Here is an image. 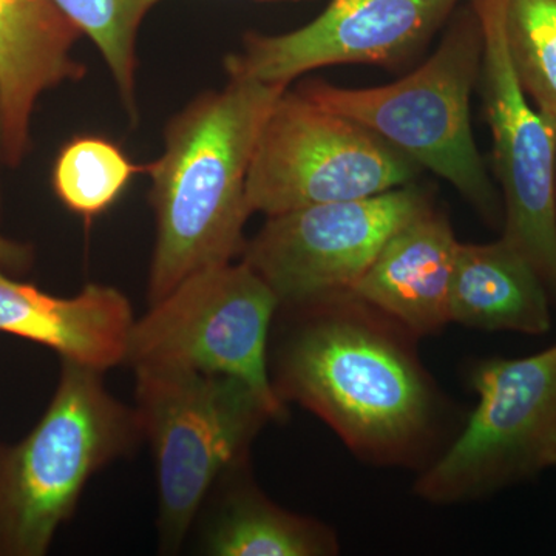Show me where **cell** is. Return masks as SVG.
Returning a JSON list of instances; mask_svg holds the SVG:
<instances>
[{
    "mask_svg": "<svg viewBox=\"0 0 556 556\" xmlns=\"http://www.w3.org/2000/svg\"><path fill=\"white\" fill-rule=\"evenodd\" d=\"M281 84L229 79L206 91L167 124L164 152L149 164L155 247L148 280L149 305L182 280L243 252L249 167L263 124Z\"/></svg>",
    "mask_w": 556,
    "mask_h": 556,
    "instance_id": "7a4b0ae2",
    "label": "cell"
},
{
    "mask_svg": "<svg viewBox=\"0 0 556 556\" xmlns=\"http://www.w3.org/2000/svg\"><path fill=\"white\" fill-rule=\"evenodd\" d=\"M420 169L361 124L285 90L255 144L247 181L251 214L367 199L413 182Z\"/></svg>",
    "mask_w": 556,
    "mask_h": 556,
    "instance_id": "8992f818",
    "label": "cell"
},
{
    "mask_svg": "<svg viewBox=\"0 0 556 556\" xmlns=\"http://www.w3.org/2000/svg\"><path fill=\"white\" fill-rule=\"evenodd\" d=\"M139 172H148V166L131 163L109 139L87 135L62 148L53 167V189L73 214L97 218L116 203Z\"/></svg>",
    "mask_w": 556,
    "mask_h": 556,
    "instance_id": "e0dca14e",
    "label": "cell"
},
{
    "mask_svg": "<svg viewBox=\"0 0 556 556\" xmlns=\"http://www.w3.org/2000/svg\"><path fill=\"white\" fill-rule=\"evenodd\" d=\"M148 2L150 3V5H155V3H159L161 2V0H148Z\"/></svg>",
    "mask_w": 556,
    "mask_h": 556,
    "instance_id": "7402d4cb",
    "label": "cell"
},
{
    "mask_svg": "<svg viewBox=\"0 0 556 556\" xmlns=\"http://www.w3.org/2000/svg\"><path fill=\"white\" fill-rule=\"evenodd\" d=\"M428 203L427 193L409 182L367 199L273 215L247 241L241 262L280 305L351 294L387 240Z\"/></svg>",
    "mask_w": 556,
    "mask_h": 556,
    "instance_id": "30bf717a",
    "label": "cell"
},
{
    "mask_svg": "<svg viewBox=\"0 0 556 556\" xmlns=\"http://www.w3.org/2000/svg\"><path fill=\"white\" fill-rule=\"evenodd\" d=\"M555 201H556V170H555Z\"/></svg>",
    "mask_w": 556,
    "mask_h": 556,
    "instance_id": "603a6c76",
    "label": "cell"
},
{
    "mask_svg": "<svg viewBox=\"0 0 556 556\" xmlns=\"http://www.w3.org/2000/svg\"><path fill=\"white\" fill-rule=\"evenodd\" d=\"M391 324L353 294L280 305L268 369L285 405L313 412L358 456L405 464L433 431L437 393Z\"/></svg>",
    "mask_w": 556,
    "mask_h": 556,
    "instance_id": "6da1fadb",
    "label": "cell"
},
{
    "mask_svg": "<svg viewBox=\"0 0 556 556\" xmlns=\"http://www.w3.org/2000/svg\"><path fill=\"white\" fill-rule=\"evenodd\" d=\"M543 466L544 468L556 466V430L552 438L548 439L547 447L544 450Z\"/></svg>",
    "mask_w": 556,
    "mask_h": 556,
    "instance_id": "44dd1931",
    "label": "cell"
},
{
    "mask_svg": "<svg viewBox=\"0 0 556 556\" xmlns=\"http://www.w3.org/2000/svg\"><path fill=\"white\" fill-rule=\"evenodd\" d=\"M277 295L248 263L192 274L135 318L124 367H175L241 379L287 416L269 379Z\"/></svg>",
    "mask_w": 556,
    "mask_h": 556,
    "instance_id": "52a82bcc",
    "label": "cell"
},
{
    "mask_svg": "<svg viewBox=\"0 0 556 556\" xmlns=\"http://www.w3.org/2000/svg\"><path fill=\"white\" fill-rule=\"evenodd\" d=\"M190 536L207 556H328L338 538L317 519L285 510L252 481L248 463L230 468L212 486Z\"/></svg>",
    "mask_w": 556,
    "mask_h": 556,
    "instance_id": "9a60e30c",
    "label": "cell"
},
{
    "mask_svg": "<svg viewBox=\"0 0 556 556\" xmlns=\"http://www.w3.org/2000/svg\"><path fill=\"white\" fill-rule=\"evenodd\" d=\"M58 10L100 50L121 101L131 119L138 118L137 40L152 5L148 0H53Z\"/></svg>",
    "mask_w": 556,
    "mask_h": 556,
    "instance_id": "ac0fdd59",
    "label": "cell"
},
{
    "mask_svg": "<svg viewBox=\"0 0 556 556\" xmlns=\"http://www.w3.org/2000/svg\"><path fill=\"white\" fill-rule=\"evenodd\" d=\"M134 372V408L155 463L159 552L177 555L215 482L247 464L260 430L285 416L233 376L175 367Z\"/></svg>",
    "mask_w": 556,
    "mask_h": 556,
    "instance_id": "277c9868",
    "label": "cell"
},
{
    "mask_svg": "<svg viewBox=\"0 0 556 556\" xmlns=\"http://www.w3.org/2000/svg\"><path fill=\"white\" fill-rule=\"evenodd\" d=\"M142 441L137 412L110 393L102 371L62 358L49 408L0 453V555H46L87 482Z\"/></svg>",
    "mask_w": 556,
    "mask_h": 556,
    "instance_id": "3957f363",
    "label": "cell"
},
{
    "mask_svg": "<svg viewBox=\"0 0 556 556\" xmlns=\"http://www.w3.org/2000/svg\"><path fill=\"white\" fill-rule=\"evenodd\" d=\"M80 31L53 0H0V160L20 166L33 113L46 91L80 79Z\"/></svg>",
    "mask_w": 556,
    "mask_h": 556,
    "instance_id": "7c38bea8",
    "label": "cell"
},
{
    "mask_svg": "<svg viewBox=\"0 0 556 556\" xmlns=\"http://www.w3.org/2000/svg\"><path fill=\"white\" fill-rule=\"evenodd\" d=\"M470 382L477 408L416 484L431 503L486 495L544 468L556 430V343L529 357L479 362Z\"/></svg>",
    "mask_w": 556,
    "mask_h": 556,
    "instance_id": "ba28073f",
    "label": "cell"
},
{
    "mask_svg": "<svg viewBox=\"0 0 556 556\" xmlns=\"http://www.w3.org/2000/svg\"><path fill=\"white\" fill-rule=\"evenodd\" d=\"M543 278L506 239L459 243L450 285V320L484 331L540 336L552 327Z\"/></svg>",
    "mask_w": 556,
    "mask_h": 556,
    "instance_id": "2e32d148",
    "label": "cell"
},
{
    "mask_svg": "<svg viewBox=\"0 0 556 556\" xmlns=\"http://www.w3.org/2000/svg\"><path fill=\"white\" fill-rule=\"evenodd\" d=\"M135 318L119 289L90 283L73 298H56L0 268V332L50 348L61 358L102 372L124 367Z\"/></svg>",
    "mask_w": 556,
    "mask_h": 556,
    "instance_id": "4fadbf2b",
    "label": "cell"
},
{
    "mask_svg": "<svg viewBox=\"0 0 556 556\" xmlns=\"http://www.w3.org/2000/svg\"><path fill=\"white\" fill-rule=\"evenodd\" d=\"M31 251L25 244L10 240L0 232V268L9 273H20L30 265Z\"/></svg>",
    "mask_w": 556,
    "mask_h": 556,
    "instance_id": "ffe728a7",
    "label": "cell"
},
{
    "mask_svg": "<svg viewBox=\"0 0 556 556\" xmlns=\"http://www.w3.org/2000/svg\"><path fill=\"white\" fill-rule=\"evenodd\" d=\"M504 31L522 89L556 124V0H506Z\"/></svg>",
    "mask_w": 556,
    "mask_h": 556,
    "instance_id": "d6986e66",
    "label": "cell"
},
{
    "mask_svg": "<svg viewBox=\"0 0 556 556\" xmlns=\"http://www.w3.org/2000/svg\"><path fill=\"white\" fill-rule=\"evenodd\" d=\"M482 35L481 80L493 169L503 190V239L556 299V124L527 97L508 53L506 0H471Z\"/></svg>",
    "mask_w": 556,
    "mask_h": 556,
    "instance_id": "9c48e42d",
    "label": "cell"
},
{
    "mask_svg": "<svg viewBox=\"0 0 556 556\" xmlns=\"http://www.w3.org/2000/svg\"><path fill=\"white\" fill-rule=\"evenodd\" d=\"M459 241L433 203L387 240L351 294L409 334H433L450 320V285Z\"/></svg>",
    "mask_w": 556,
    "mask_h": 556,
    "instance_id": "5bb4252c",
    "label": "cell"
},
{
    "mask_svg": "<svg viewBox=\"0 0 556 556\" xmlns=\"http://www.w3.org/2000/svg\"><path fill=\"white\" fill-rule=\"evenodd\" d=\"M459 0H329L316 20L283 35L249 33L226 58L229 79L289 86L340 64L391 67L415 56Z\"/></svg>",
    "mask_w": 556,
    "mask_h": 556,
    "instance_id": "8fae6325",
    "label": "cell"
},
{
    "mask_svg": "<svg viewBox=\"0 0 556 556\" xmlns=\"http://www.w3.org/2000/svg\"><path fill=\"white\" fill-rule=\"evenodd\" d=\"M481 61V28L471 10L452 25L433 56L404 79L371 89L308 80L299 90L361 124L420 169L434 172L485 218L496 219L500 206L470 119Z\"/></svg>",
    "mask_w": 556,
    "mask_h": 556,
    "instance_id": "5b68a950",
    "label": "cell"
}]
</instances>
